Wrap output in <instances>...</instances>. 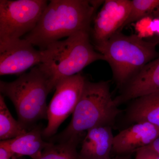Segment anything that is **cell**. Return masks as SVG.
I'll return each mask as SVG.
<instances>
[{
    "label": "cell",
    "mask_w": 159,
    "mask_h": 159,
    "mask_svg": "<svg viewBox=\"0 0 159 159\" xmlns=\"http://www.w3.org/2000/svg\"><path fill=\"white\" fill-rule=\"evenodd\" d=\"M159 137V127L148 122L135 123L114 136L112 152L127 155L150 145Z\"/></svg>",
    "instance_id": "obj_10"
},
{
    "label": "cell",
    "mask_w": 159,
    "mask_h": 159,
    "mask_svg": "<svg viewBox=\"0 0 159 159\" xmlns=\"http://www.w3.org/2000/svg\"><path fill=\"white\" fill-rule=\"evenodd\" d=\"M46 0H0V40L20 39L36 26Z\"/></svg>",
    "instance_id": "obj_6"
},
{
    "label": "cell",
    "mask_w": 159,
    "mask_h": 159,
    "mask_svg": "<svg viewBox=\"0 0 159 159\" xmlns=\"http://www.w3.org/2000/svg\"><path fill=\"white\" fill-rule=\"evenodd\" d=\"M50 80L38 66L12 82L0 81V92L14 104L19 121L27 129L40 119H48L47 98L54 90Z\"/></svg>",
    "instance_id": "obj_5"
},
{
    "label": "cell",
    "mask_w": 159,
    "mask_h": 159,
    "mask_svg": "<svg viewBox=\"0 0 159 159\" xmlns=\"http://www.w3.org/2000/svg\"><path fill=\"white\" fill-rule=\"evenodd\" d=\"M127 116L134 123L148 122L159 127V92L134 99Z\"/></svg>",
    "instance_id": "obj_14"
},
{
    "label": "cell",
    "mask_w": 159,
    "mask_h": 159,
    "mask_svg": "<svg viewBox=\"0 0 159 159\" xmlns=\"http://www.w3.org/2000/svg\"><path fill=\"white\" fill-rule=\"evenodd\" d=\"M130 156L129 155H127L117 156L115 158H111L109 159H130Z\"/></svg>",
    "instance_id": "obj_23"
},
{
    "label": "cell",
    "mask_w": 159,
    "mask_h": 159,
    "mask_svg": "<svg viewBox=\"0 0 159 159\" xmlns=\"http://www.w3.org/2000/svg\"><path fill=\"white\" fill-rule=\"evenodd\" d=\"M114 136L108 125L97 126L87 131L79 152L81 159H109Z\"/></svg>",
    "instance_id": "obj_12"
},
{
    "label": "cell",
    "mask_w": 159,
    "mask_h": 159,
    "mask_svg": "<svg viewBox=\"0 0 159 159\" xmlns=\"http://www.w3.org/2000/svg\"><path fill=\"white\" fill-rule=\"evenodd\" d=\"M43 52L25 39L0 40V75L24 74L41 64Z\"/></svg>",
    "instance_id": "obj_8"
},
{
    "label": "cell",
    "mask_w": 159,
    "mask_h": 159,
    "mask_svg": "<svg viewBox=\"0 0 159 159\" xmlns=\"http://www.w3.org/2000/svg\"><path fill=\"white\" fill-rule=\"evenodd\" d=\"M153 18L151 16H148L135 22L134 27L138 37L145 39L155 35L152 26Z\"/></svg>",
    "instance_id": "obj_18"
},
{
    "label": "cell",
    "mask_w": 159,
    "mask_h": 159,
    "mask_svg": "<svg viewBox=\"0 0 159 159\" xmlns=\"http://www.w3.org/2000/svg\"><path fill=\"white\" fill-rule=\"evenodd\" d=\"M104 1L51 0L25 39L43 51L51 44L81 31L90 32L94 14Z\"/></svg>",
    "instance_id": "obj_1"
},
{
    "label": "cell",
    "mask_w": 159,
    "mask_h": 159,
    "mask_svg": "<svg viewBox=\"0 0 159 159\" xmlns=\"http://www.w3.org/2000/svg\"><path fill=\"white\" fill-rule=\"evenodd\" d=\"M134 159H159V155L148 147H144L137 151Z\"/></svg>",
    "instance_id": "obj_19"
},
{
    "label": "cell",
    "mask_w": 159,
    "mask_h": 159,
    "mask_svg": "<svg viewBox=\"0 0 159 159\" xmlns=\"http://www.w3.org/2000/svg\"><path fill=\"white\" fill-rule=\"evenodd\" d=\"M131 4L130 13L123 28L142 18L151 16L159 9V0H132Z\"/></svg>",
    "instance_id": "obj_17"
},
{
    "label": "cell",
    "mask_w": 159,
    "mask_h": 159,
    "mask_svg": "<svg viewBox=\"0 0 159 159\" xmlns=\"http://www.w3.org/2000/svg\"><path fill=\"white\" fill-rule=\"evenodd\" d=\"M121 111L112 98L108 81L92 82L86 79L83 90L70 122L57 137V142L80 138L97 126H111Z\"/></svg>",
    "instance_id": "obj_4"
},
{
    "label": "cell",
    "mask_w": 159,
    "mask_h": 159,
    "mask_svg": "<svg viewBox=\"0 0 159 159\" xmlns=\"http://www.w3.org/2000/svg\"><path fill=\"white\" fill-rule=\"evenodd\" d=\"M85 80L79 73L61 80L56 84L54 96L48 106V123L43 130V138L54 135L61 124L73 113L82 94Z\"/></svg>",
    "instance_id": "obj_7"
},
{
    "label": "cell",
    "mask_w": 159,
    "mask_h": 159,
    "mask_svg": "<svg viewBox=\"0 0 159 159\" xmlns=\"http://www.w3.org/2000/svg\"><path fill=\"white\" fill-rule=\"evenodd\" d=\"M147 147L159 155V137L154 141L150 145L147 146Z\"/></svg>",
    "instance_id": "obj_22"
},
{
    "label": "cell",
    "mask_w": 159,
    "mask_h": 159,
    "mask_svg": "<svg viewBox=\"0 0 159 159\" xmlns=\"http://www.w3.org/2000/svg\"><path fill=\"white\" fill-rule=\"evenodd\" d=\"M90 33L79 31L43 50V62L38 66L50 80L54 89L61 80L79 74L97 61H105L91 43Z\"/></svg>",
    "instance_id": "obj_2"
},
{
    "label": "cell",
    "mask_w": 159,
    "mask_h": 159,
    "mask_svg": "<svg viewBox=\"0 0 159 159\" xmlns=\"http://www.w3.org/2000/svg\"><path fill=\"white\" fill-rule=\"evenodd\" d=\"M131 5L129 0L104 1L100 11L94 16L91 30L94 45L121 31L129 16Z\"/></svg>",
    "instance_id": "obj_9"
},
{
    "label": "cell",
    "mask_w": 159,
    "mask_h": 159,
    "mask_svg": "<svg viewBox=\"0 0 159 159\" xmlns=\"http://www.w3.org/2000/svg\"><path fill=\"white\" fill-rule=\"evenodd\" d=\"M80 139L71 138L57 144L51 142L37 159H81L77 149Z\"/></svg>",
    "instance_id": "obj_16"
},
{
    "label": "cell",
    "mask_w": 159,
    "mask_h": 159,
    "mask_svg": "<svg viewBox=\"0 0 159 159\" xmlns=\"http://www.w3.org/2000/svg\"><path fill=\"white\" fill-rule=\"evenodd\" d=\"M43 130L41 126H34L26 133L14 139L1 141L0 143L11 152L12 157L28 156L32 159H37L41 155L43 150L51 143L43 140Z\"/></svg>",
    "instance_id": "obj_13"
},
{
    "label": "cell",
    "mask_w": 159,
    "mask_h": 159,
    "mask_svg": "<svg viewBox=\"0 0 159 159\" xmlns=\"http://www.w3.org/2000/svg\"><path fill=\"white\" fill-rule=\"evenodd\" d=\"M12 157V154L8 148L0 143V159H10Z\"/></svg>",
    "instance_id": "obj_20"
},
{
    "label": "cell",
    "mask_w": 159,
    "mask_h": 159,
    "mask_svg": "<svg viewBox=\"0 0 159 159\" xmlns=\"http://www.w3.org/2000/svg\"><path fill=\"white\" fill-rule=\"evenodd\" d=\"M158 44L159 37L145 40L136 34L127 35L118 31L94 48L110 66L117 84L124 86L144 66L159 57Z\"/></svg>",
    "instance_id": "obj_3"
},
{
    "label": "cell",
    "mask_w": 159,
    "mask_h": 159,
    "mask_svg": "<svg viewBox=\"0 0 159 159\" xmlns=\"http://www.w3.org/2000/svg\"><path fill=\"white\" fill-rule=\"evenodd\" d=\"M28 129L11 116L4 97L0 95V139L6 141L26 133Z\"/></svg>",
    "instance_id": "obj_15"
},
{
    "label": "cell",
    "mask_w": 159,
    "mask_h": 159,
    "mask_svg": "<svg viewBox=\"0 0 159 159\" xmlns=\"http://www.w3.org/2000/svg\"><path fill=\"white\" fill-rule=\"evenodd\" d=\"M152 26L155 35L159 37V16L153 18Z\"/></svg>",
    "instance_id": "obj_21"
},
{
    "label": "cell",
    "mask_w": 159,
    "mask_h": 159,
    "mask_svg": "<svg viewBox=\"0 0 159 159\" xmlns=\"http://www.w3.org/2000/svg\"><path fill=\"white\" fill-rule=\"evenodd\" d=\"M124 87L121 94L114 99L118 106L131 99L159 92V57L144 66Z\"/></svg>",
    "instance_id": "obj_11"
}]
</instances>
